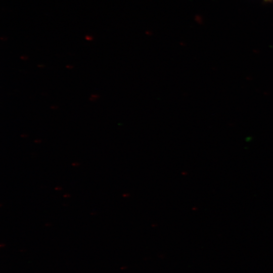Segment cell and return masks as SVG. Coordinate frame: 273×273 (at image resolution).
<instances>
[{"instance_id":"cell-1","label":"cell","mask_w":273,"mask_h":273,"mask_svg":"<svg viewBox=\"0 0 273 273\" xmlns=\"http://www.w3.org/2000/svg\"><path fill=\"white\" fill-rule=\"evenodd\" d=\"M98 96L96 94H92L89 98V100L92 101H95L96 99H97L98 98Z\"/></svg>"},{"instance_id":"cell-2","label":"cell","mask_w":273,"mask_h":273,"mask_svg":"<svg viewBox=\"0 0 273 273\" xmlns=\"http://www.w3.org/2000/svg\"><path fill=\"white\" fill-rule=\"evenodd\" d=\"M66 67H67V68L71 69V68H72V65H67V66H66Z\"/></svg>"},{"instance_id":"cell-3","label":"cell","mask_w":273,"mask_h":273,"mask_svg":"<svg viewBox=\"0 0 273 273\" xmlns=\"http://www.w3.org/2000/svg\"><path fill=\"white\" fill-rule=\"evenodd\" d=\"M265 2H273V0H264Z\"/></svg>"},{"instance_id":"cell-4","label":"cell","mask_w":273,"mask_h":273,"mask_svg":"<svg viewBox=\"0 0 273 273\" xmlns=\"http://www.w3.org/2000/svg\"><path fill=\"white\" fill-rule=\"evenodd\" d=\"M38 66L39 67H42V66H43V65H38Z\"/></svg>"}]
</instances>
